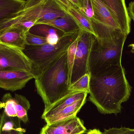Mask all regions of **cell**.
Returning a JSON list of instances; mask_svg holds the SVG:
<instances>
[{"label":"cell","mask_w":134,"mask_h":134,"mask_svg":"<svg viewBox=\"0 0 134 134\" xmlns=\"http://www.w3.org/2000/svg\"><path fill=\"white\" fill-rule=\"evenodd\" d=\"M132 87L122 65L110 67L91 75L89 100L104 115L120 113L122 104L129 100Z\"/></svg>","instance_id":"obj_1"},{"label":"cell","mask_w":134,"mask_h":134,"mask_svg":"<svg viewBox=\"0 0 134 134\" xmlns=\"http://www.w3.org/2000/svg\"><path fill=\"white\" fill-rule=\"evenodd\" d=\"M68 15L56 0H27L23 8L0 21V30L20 28L28 31L35 24Z\"/></svg>","instance_id":"obj_2"},{"label":"cell","mask_w":134,"mask_h":134,"mask_svg":"<svg viewBox=\"0 0 134 134\" xmlns=\"http://www.w3.org/2000/svg\"><path fill=\"white\" fill-rule=\"evenodd\" d=\"M34 79L37 93L44 104V109L69 93L71 91L69 90L68 51Z\"/></svg>","instance_id":"obj_3"},{"label":"cell","mask_w":134,"mask_h":134,"mask_svg":"<svg viewBox=\"0 0 134 134\" xmlns=\"http://www.w3.org/2000/svg\"><path fill=\"white\" fill-rule=\"evenodd\" d=\"M80 31L65 34L55 45L48 43L41 46L27 45L23 52L32 62L31 72L35 77L40 74L52 63L68 51L70 46L79 36Z\"/></svg>","instance_id":"obj_4"},{"label":"cell","mask_w":134,"mask_h":134,"mask_svg":"<svg viewBox=\"0 0 134 134\" xmlns=\"http://www.w3.org/2000/svg\"><path fill=\"white\" fill-rule=\"evenodd\" d=\"M127 36L119 40L96 37L91 50L89 62L91 75L110 67L122 65L124 46Z\"/></svg>","instance_id":"obj_5"},{"label":"cell","mask_w":134,"mask_h":134,"mask_svg":"<svg viewBox=\"0 0 134 134\" xmlns=\"http://www.w3.org/2000/svg\"><path fill=\"white\" fill-rule=\"evenodd\" d=\"M94 18L91 21L98 37L120 39L124 35L103 0H91Z\"/></svg>","instance_id":"obj_6"},{"label":"cell","mask_w":134,"mask_h":134,"mask_svg":"<svg viewBox=\"0 0 134 134\" xmlns=\"http://www.w3.org/2000/svg\"><path fill=\"white\" fill-rule=\"evenodd\" d=\"M96 37L80 31L69 86L86 74L89 73V62L91 50Z\"/></svg>","instance_id":"obj_7"},{"label":"cell","mask_w":134,"mask_h":134,"mask_svg":"<svg viewBox=\"0 0 134 134\" xmlns=\"http://www.w3.org/2000/svg\"><path fill=\"white\" fill-rule=\"evenodd\" d=\"M32 69V62L23 50L0 44V71L31 72Z\"/></svg>","instance_id":"obj_8"},{"label":"cell","mask_w":134,"mask_h":134,"mask_svg":"<svg viewBox=\"0 0 134 134\" xmlns=\"http://www.w3.org/2000/svg\"><path fill=\"white\" fill-rule=\"evenodd\" d=\"M30 102L24 96L15 94L13 97L9 93L3 95L0 101V108L9 117H17L24 123L28 122L27 112Z\"/></svg>","instance_id":"obj_9"},{"label":"cell","mask_w":134,"mask_h":134,"mask_svg":"<svg viewBox=\"0 0 134 134\" xmlns=\"http://www.w3.org/2000/svg\"><path fill=\"white\" fill-rule=\"evenodd\" d=\"M35 76L31 72L20 71H0V88L14 92L21 90Z\"/></svg>","instance_id":"obj_10"},{"label":"cell","mask_w":134,"mask_h":134,"mask_svg":"<svg viewBox=\"0 0 134 134\" xmlns=\"http://www.w3.org/2000/svg\"><path fill=\"white\" fill-rule=\"evenodd\" d=\"M123 34L127 36L131 30V19L124 0H103Z\"/></svg>","instance_id":"obj_11"},{"label":"cell","mask_w":134,"mask_h":134,"mask_svg":"<svg viewBox=\"0 0 134 134\" xmlns=\"http://www.w3.org/2000/svg\"><path fill=\"white\" fill-rule=\"evenodd\" d=\"M86 129L77 116L68 119L46 124L42 129L40 134H82Z\"/></svg>","instance_id":"obj_12"},{"label":"cell","mask_w":134,"mask_h":134,"mask_svg":"<svg viewBox=\"0 0 134 134\" xmlns=\"http://www.w3.org/2000/svg\"><path fill=\"white\" fill-rule=\"evenodd\" d=\"M88 93L83 91H71L69 93L58 100L48 108L44 109L42 118L45 121L65 108L82 98H86Z\"/></svg>","instance_id":"obj_13"},{"label":"cell","mask_w":134,"mask_h":134,"mask_svg":"<svg viewBox=\"0 0 134 134\" xmlns=\"http://www.w3.org/2000/svg\"><path fill=\"white\" fill-rule=\"evenodd\" d=\"M27 31L15 28L0 33V44L15 47L23 51L27 45L26 34Z\"/></svg>","instance_id":"obj_14"},{"label":"cell","mask_w":134,"mask_h":134,"mask_svg":"<svg viewBox=\"0 0 134 134\" xmlns=\"http://www.w3.org/2000/svg\"><path fill=\"white\" fill-rule=\"evenodd\" d=\"M31 34L47 39L48 44L55 45L59 39L65 34L60 30L51 25L44 24H35L29 30Z\"/></svg>","instance_id":"obj_15"},{"label":"cell","mask_w":134,"mask_h":134,"mask_svg":"<svg viewBox=\"0 0 134 134\" xmlns=\"http://www.w3.org/2000/svg\"><path fill=\"white\" fill-rule=\"evenodd\" d=\"M86 98L77 101L72 104L62 109L55 115L45 121L47 124H51L57 122L68 119L76 116L81 108L86 103Z\"/></svg>","instance_id":"obj_16"},{"label":"cell","mask_w":134,"mask_h":134,"mask_svg":"<svg viewBox=\"0 0 134 134\" xmlns=\"http://www.w3.org/2000/svg\"><path fill=\"white\" fill-rule=\"evenodd\" d=\"M17 117L8 116L4 111L0 116V134H24L25 130Z\"/></svg>","instance_id":"obj_17"},{"label":"cell","mask_w":134,"mask_h":134,"mask_svg":"<svg viewBox=\"0 0 134 134\" xmlns=\"http://www.w3.org/2000/svg\"><path fill=\"white\" fill-rule=\"evenodd\" d=\"M42 24L53 26L60 30L64 34H75L81 30L75 20L69 15Z\"/></svg>","instance_id":"obj_18"},{"label":"cell","mask_w":134,"mask_h":134,"mask_svg":"<svg viewBox=\"0 0 134 134\" xmlns=\"http://www.w3.org/2000/svg\"><path fill=\"white\" fill-rule=\"evenodd\" d=\"M64 11L72 17L81 30L90 33L97 37L91 20L79 10L71 6L64 10Z\"/></svg>","instance_id":"obj_19"},{"label":"cell","mask_w":134,"mask_h":134,"mask_svg":"<svg viewBox=\"0 0 134 134\" xmlns=\"http://www.w3.org/2000/svg\"><path fill=\"white\" fill-rule=\"evenodd\" d=\"M26 1L0 0V21L24 6Z\"/></svg>","instance_id":"obj_20"},{"label":"cell","mask_w":134,"mask_h":134,"mask_svg":"<svg viewBox=\"0 0 134 134\" xmlns=\"http://www.w3.org/2000/svg\"><path fill=\"white\" fill-rule=\"evenodd\" d=\"M91 76L90 72L84 75L74 83L70 85L69 90L70 91H83L89 93Z\"/></svg>","instance_id":"obj_21"},{"label":"cell","mask_w":134,"mask_h":134,"mask_svg":"<svg viewBox=\"0 0 134 134\" xmlns=\"http://www.w3.org/2000/svg\"><path fill=\"white\" fill-rule=\"evenodd\" d=\"M79 39V35L77 37L76 39L70 46L68 50V65L69 70V83L72 67H73Z\"/></svg>","instance_id":"obj_22"},{"label":"cell","mask_w":134,"mask_h":134,"mask_svg":"<svg viewBox=\"0 0 134 134\" xmlns=\"http://www.w3.org/2000/svg\"><path fill=\"white\" fill-rule=\"evenodd\" d=\"M79 10L91 21L94 19V15L91 0H80Z\"/></svg>","instance_id":"obj_23"},{"label":"cell","mask_w":134,"mask_h":134,"mask_svg":"<svg viewBox=\"0 0 134 134\" xmlns=\"http://www.w3.org/2000/svg\"><path fill=\"white\" fill-rule=\"evenodd\" d=\"M26 41L28 45L41 46L48 43L47 39L45 38L32 34L29 31L26 34Z\"/></svg>","instance_id":"obj_24"},{"label":"cell","mask_w":134,"mask_h":134,"mask_svg":"<svg viewBox=\"0 0 134 134\" xmlns=\"http://www.w3.org/2000/svg\"><path fill=\"white\" fill-rule=\"evenodd\" d=\"M102 134H134V129L123 127L120 128L113 127L108 130L105 129Z\"/></svg>","instance_id":"obj_25"},{"label":"cell","mask_w":134,"mask_h":134,"mask_svg":"<svg viewBox=\"0 0 134 134\" xmlns=\"http://www.w3.org/2000/svg\"><path fill=\"white\" fill-rule=\"evenodd\" d=\"M127 9L131 19L134 22V1L130 2Z\"/></svg>","instance_id":"obj_26"},{"label":"cell","mask_w":134,"mask_h":134,"mask_svg":"<svg viewBox=\"0 0 134 134\" xmlns=\"http://www.w3.org/2000/svg\"><path fill=\"white\" fill-rule=\"evenodd\" d=\"M72 7L76 9H79L80 6V0H69Z\"/></svg>","instance_id":"obj_27"},{"label":"cell","mask_w":134,"mask_h":134,"mask_svg":"<svg viewBox=\"0 0 134 134\" xmlns=\"http://www.w3.org/2000/svg\"><path fill=\"white\" fill-rule=\"evenodd\" d=\"M87 134H102V132L99 130L94 129L88 131Z\"/></svg>","instance_id":"obj_28"},{"label":"cell","mask_w":134,"mask_h":134,"mask_svg":"<svg viewBox=\"0 0 134 134\" xmlns=\"http://www.w3.org/2000/svg\"><path fill=\"white\" fill-rule=\"evenodd\" d=\"M129 47L131 49V52L134 54V42L130 44Z\"/></svg>","instance_id":"obj_29"}]
</instances>
